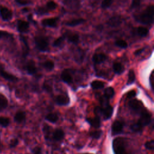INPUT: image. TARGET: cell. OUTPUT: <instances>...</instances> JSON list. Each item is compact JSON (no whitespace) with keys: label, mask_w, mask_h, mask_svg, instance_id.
<instances>
[{"label":"cell","mask_w":154,"mask_h":154,"mask_svg":"<svg viewBox=\"0 0 154 154\" xmlns=\"http://www.w3.org/2000/svg\"><path fill=\"white\" fill-rule=\"evenodd\" d=\"M154 6L153 5L148 6L143 11L134 16L135 19L143 24L151 25L153 22Z\"/></svg>","instance_id":"1"},{"label":"cell","mask_w":154,"mask_h":154,"mask_svg":"<svg viewBox=\"0 0 154 154\" xmlns=\"http://www.w3.org/2000/svg\"><path fill=\"white\" fill-rule=\"evenodd\" d=\"M112 148L114 154H127L125 141L122 138H116L113 140Z\"/></svg>","instance_id":"2"},{"label":"cell","mask_w":154,"mask_h":154,"mask_svg":"<svg viewBox=\"0 0 154 154\" xmlns=\"http://www.w3.org/2000/svg\"><path fill=\"white\" fill-rule=\"evenodd\" d=\"M35 44L38 50L41 52H46L49 51V42L46 38L42 36H37L34 38Z\"/></svg>","instance_id":"3"},{"label":"cell","mask_w":154,"mask_h":154,"mask_svg":"<svg viewBox=\"0 0 154 154\" xmlns=\"http://www.w3.org/2000/svg\"><path fill=\"white\" fill-rule=\"evenodd\" d=\"M152 116L150 112L147 111L143 109L140 112V117L138 121V123L142 126L144 127L150 123Z\"/></svg>","instance_id":"4"},{"label":"cell","mask_w":154,"mask_h":154,"mask_svg":"<svg viewBox=\"0 0 154 154\" xmlns=\"http://www.w3.org/2000/svg\"><path fill=\"white\" fill-rule=\"evenodd\" d=\"M129 106L131 109L135 112H140L143 110V103L142 102L137 99H131L128 103Z\"/></svg>","instance_id":"5"},{"label":"cell","mask_w":154,"mask_h":154,"mask_svg":"<svg viewBox=\"0 0 154 154\" xmlns=\"http://www.w3.org/2000/svg\"><path fill=\"white\" fill-rule=\"evenodd\" d=\"M0 16L3 20L7 21L10 20L13 17V13L11 10L8 8L2 6H0Z\"/></svg>","instance_id":"6"},{"label":"cell","mask_w":154,"mask_h":154,"mask_svg":"<svg viewBox=\"0 0 154 154\" xmlns=\"http://www.w3.org/2000/svg\"><path fill=\"white\" fill-rule=\"evenodd\" d=\"M123 125L120 121H115L111 126V134L112 135H116L122 132Z\"/></svg>","instance_id":"7"},{"label":"cell","mask_w":154,"mask_h":154,"mask_svg":"<svg viewBox=\"0 0 154 154\" xmlns=\"http://www.w3.org/2000/svg\"><path fill=\"white\" fill-rule=\"evenodd\" d=\"M29 23L28 22L19 20L17 23V31L20 33L27 32L29 30Z\"/></svg>","instance_id":"8"},{"label":"cell","mask_w":154,"mask_h":154,"mask_svg":"<svg viewBox=\"0 0 154 154\" xmlns=\"http://www.w3.org/2000/svg\"><path fill=\"white\" fill-rule=\"evenodd\" d=\"M58 21V18L57 17L45 19L42 21V24L45 26L55 28L57 26Z\"/></svg>","instance_id":"9"},{"label":"cell","mask_w":154,"mask_h":154,"mask_svg":"<svg viewBox=\"0 0 154 154\" xmlns=\"http://www.w3.org/2000/svg\"><path fill=\"white\" fill-rule=\"evenodd\" d=\"M122 23V19L119 16H114L111 17L107 22L108 26L111 27H117Z\"/></svg>","instance_id":"10"},{"label":"cell","mask_w":154,"mask_h":154,"mask_svg":"<svg viewBox=\"0 0 154 154\" xmlns=\"http://www.w3.org/2000/svg\"><path fill=\"white\" fill-rule=\"evenodd\" d=\"M55 102L58 105H67L70 102V99L67 96L58 95L55 98Z\"/></svg>","instance_id":"11"},{"label":"cell","mask_w":154,"mask_h":154,"mask_svg":"<svg viewBox=\"0 0 154 154\" xmlns=\"http://www.w3.org/2000/svg\"><path fill=\"white\" fill-rule=\"evenodd\" d=\"M113 113V108L108 105L102 108V116L105 120L109 119Z\"/></svg>","instance_id":"12"},{"label":"cell","mask_w":154,"mask_h":154,"mask_svg":"<svg viewBox=\"0 0 154 154\" xmlns=\"http://www.w3.org/2000/svg\"><path fill=\"white\" fill-rule=\"evenodd\" d=\"M64 137V132L61 129H56L52 133V139L56 141L62 140Z\"/></svg>","instance_id":"13"},{"label":"cell","mask_w":154,"mask_h":154,"mask_svg":"<svg viewBox=\"0 0 154 154\" xmlns=\"http://www.w3.org/2000/svg\"><path fill=\"white\" fill-rule=\"evenodd\" d=\"M25 69L28 73L29 75H34V73H35L37 69L34 61H33L32 60L28 61L25 66Z\"/></svg>","instance_id":"14"},{"label":"cell","mask_w":154,"mask_h":154,"mask_svg":"<svg viewBox=\"0 0 154 154\" xmlns=\"http://www.w3.org/2000/svg\"><path fill=\"white\" fill-rule=\"evenodd\" d=\"M85 120L87 122L95 128H99L100 126V120L99 117L96 116L93 118H86Z\"/></svg>","instance_id":"15"},{"label":"cell","mask_w":154,"mask_h":154,"mask_svg":"<svg viewBox=\"0 0 154 154\" xmlns=\"http://www.w3.org/2000/svg\"><path fill=\"white\" fill-rule=\"evenodd\" d=\"M106 60V56L103 54H95L93 56V61L95 64H100Z\"/></svg>","instance_id":"16"},{"label":"cell","mask_w":154,"mask_h":154,"mask_svg":"<svg viewBox=\"0 0 154 154\" xmlns=\"http://www.w3.org/2000/svg\"><path fill=\"white\" fill-rule=\"evenodd\" d=\"M61 79L66 83L69 84L72 81V76L67 70H64L61 74Z\"/></svg>","instance_id":"17"},{"label":"cell","mask_w":154,"mask_h":154,"mask_svg":"<svg viewBox=\"0 0 154 154\" xmlns=\"http://www.w3.org/2000/svg\"><path fill=\"white\" fill-rule=\"evenodd\" d=\"M65 38H67L68 41L73 44L76 45L79 41V36L78 34H69L67 35H64Z\"/></svg>","instance_id":"18"},{"label":"cell","mask_w":154,"mask_h":154,"mask_svg":"<svg viewBox=\"0 0 154 154\" xmlns=\"http://www.w3.org/2000/svg\"><path fill=\"white\" fill-rule=\"evenodd\" d=\"M112 69L114 73L118 75L122 74L125 70L124 66L120 63H118V62H116L113 64Z\"/></svg>","instance_id":"19"},{"label":"cell","mask_w":154,"mask_h":154,"mask_svg":"<svg viewBox=\"0 0 154 154\" xmlns=\"http://www.w3.org/2000/svg\"><path fill=\"white\" fill-rule=\"evenodd\" d=\"M26 115L25 113L23 111H19L17 112L14 117V121L18 123H21L25 120Z\"/></svg>","instance_id":"20"},{"label":"cell","mask_w":154,"mask_h":154,"mask_svg":"<svg viewBox=\"0 0 154 154\" xmlns=\"http://www.w3.org/2000/svg\"><path fill=\"white\" fill-rule=\"evenodd\" d=\"M0 75L6 80L9 81H15L17 79V78L15 76L4 70L0 71Z\"/></svg>","instance_id":"21"},{"label":"cell","mask_w":154,"mask_h":154,"mask_svg":"<svg viewBox=\"0 0 154 154\" xmlns=\"http://www.w3.org/2000/svg\"><path fill=\"white\" fill-rule=\"evenodd\" d=\"M85 21V19H82V18H79V19H73V20H71L69 22H67L66 25L67 26H77V25H79L82 23H84V22Z\"/></svg>","instance_id":"22"},{"label":"cell","mask_w":154,"mask_h":154,"mask_svg":"<svg viewBox=\"0 0 154 154\" xmlns=\"http://www.w3.org/2000/svg\"><path fill=\"white\" fill-rule=\"evenodd\" d=\"M45 119L51 123H55L58 121V116L55 113H49L46 115V116L45 117Z\"/></svg>","instance_id":"23"},{"label":"cell","mask_w":154,"mask_h":154,"mask_svg":"<svg viewBox=\"0 0 154 154\" xmlns=\"http://www.w3.org/2000/svg\"><path fill=\"white\" fill-rule=\"evenodd\" d=\"M91 87L94 90H97V89H100L104 87V82L100 81L98 80H95L91 82Z\"/></svg>","instance_id":"24"},{"label":"cell","mask_w":154,"mask_h":154,"mask_svg":"<svg viewBox=\"0 0 154 154\" xmlns=\"http://www.w3.org/2000/svg\"><path fill=\"white\" fill-rule=\"evenodd\" d=\"M114 90L113 88L111 87H107L105 91H104V96L107 98L108 99H110V98H112L114 95Z\"/></svg>","instance_id":"25"},{"label":"cell","mask_w":154,"mask_h":154,"mask_svg":"<svg viewBox=\"0 0 154 154\" xmlns=\"http://www.w3.org/2000/svg\"><path fill=\"white\" fill-rule=\"evenodd\" d=\"M137 33L140 37H146L149 33V30L145 27L139 26L137 29Z\"/></svg>","instance_id":"26"},{"label":"cell","mask_w":154,"mask_h":154,"mask_svg":"<svg viewBox=\"0 0 154 154\" xmlns=\"http://www.w3.org/2000/svg\"><path fill=\"white\" fill-rule=\"evenodd\" d=\"M43 67L48 71H51L54 68V63L51 60H47L43 64Z\"/></svg>","instance_id":"27"},{"label":"cell","mask_w":154,"mask_h":154,"mask_svg":"<svg viewBox=\"0 0 154 154\" xmlns=\"http://www.w3.org/2000/svg\"><path fill=\"white\" fill-rule=\"evenodd\" d=\"M135 80V74L133 70H130L128 73V79L127 84L130 85L133 84Z\"/></svg>","instance_id":"28"},{"label":"cell","mask_w":154,"mask_h":154,"mask_svg":"<svg viewBox=\"0 0 154 154\" xmlns=\"http://www.w3.org/2000/svg\"><path fill=\"white\" fill-rule=\"evenodd\" d=\"M143 127H142L138 122L134 123L131 126V129L134 132H141L143 131Z\"/></svg>","instance_id":"29"},{"label":"cell","mask_w":154,"mask_h":154,"mask_svg":"<svg viewBox=\"0 0 154 154\" xmlns=\"http://www.w3.org/2000/svg\"><path fill=\"white\" fill-rule=\"evenodd\" d=\"M115 45L120 48L122 49H126L128 47V43L127 42L124 40H117L115 42Z\"/></svg>","instance_id":"30"},{"label":"cell","mask_w":154,"mask_h":154,"mask_svg":"<svg viewBox=\"0 0 154 154\" xmlns=\"http://www.w3.org/2000/svg\"><path fill=\"white\" fill-rule=\"evenodd\" d=\"M20 40L23 43V45H24V48H23V54L25 55H28V51H29V46L28 45V43L26 42V40L25 39V38L23 36H20Z\"/></svg>","instance_id":"31"},{"label":"cell","mask_w":154,"mask_h":154,"mask_svg":"<svg viewBox=\"0 0 154 154\" xmlns=\"http://www.w3.org/2000/svg\"><path fill=\"white\" fill-rule=\"evenodd\" d=\"M65 37L64 35H62V36H60L58 38H57L56 40H54V42H53V44L52 45L54 46V47H58V46H60L61 45H62V43H63L64 39H65Z\"/></svg>","instance_id":"32"},{"label":"cell","mask_w":154,"mask_h":154,"mask_svg":"<svg viewBox=\"0 0 154 154\" xmlns=\"http://www.w3.org/2000/svg\"><path fill=\"white\" fill-rule=\"evenodd\" d=\"M8 102L6 98L2 95H0V109H4L7 106Z\"/></svg>","instance_id":"33"},{"label":"cell","mask_w":154,"mask_h":154,"mask_svg":"<svg viewBox=\"0 0 154 154\" xmlns=\"http://www.w3.org/2000/svg\"><path fill=\"white\" fill-rule=\"evenodd\" d=\"M10 124V119L5 117H0V125L2 127H7Z\"/></svg>","instance_id":"34"},{"label":"cell","mask_w":154,"mask_h":154,"mask_svg":"<svg viewBox=\"0 0 154 154\" xmlns=\"http://www.w3.org/2000/svg\"><path fill=\"white\" fill-rule=\"evenodd\" d=\"M102 134V131L99 130V131H93L91 132L90 133V135L91 138H94V139H99L100 138V137H101Z\"/></svg>","instance_id":"35"},{"label":"cell","mask_w":154,"mask_h":154,"mask_svg":"<svg viewBox=\"0 0 154 154\" xmlns=\"http://www.w3.org/2000/svg\"><path fill=\"white\" fill-rule=\"evenodd\" d=\"M114 1L112 0H105L103 1L101 3V7L103 9L105 8H108L109 7H111V5H112V4L113 3Z\"/></svg>","instance_id":"36"},{"label":"cell","mask_w":154,"mask_h":154,"mask_svg":"<svg viewBox=\"0 0 154 154\" xmlns=\"http://www.w3.org/2000/svg\"><path fill=\"white\" fill-rule=\"evenodd\" d=\"M57 8V4L54 1H49L46 3V9L49 10H53Z\"/></svg>","instance_id":"37"},{"label":"cell","mask_w":154,"mask_h":154,"mask_svg":"<svg viewBox=\"0 0 154 154\" xmlns=\"http://www.w3.org/2000/svg\"><path fill=\"white\" fill-rule=\"evenodd\" d=\"M144 146L148 150H153V149H154V140H151L150 141H147L144 144Z\"/></svg>","instance_id":"38"},{"label":"cell","mask_w":154,"mask_h":154,"mask_svg":"<svg viewBox=\"0 0 154 154\" xmlns=\"http://www.w3.org/2000/svg\"><path fill=\"white\" fill-rule=\"evenodd\" d=\"M94 113L96 114V116L99 117L101 115H102V108L101 106H96L94 108Z\"/></svg>","instance_id":"39"},{"label":"cell","mask_w":154,"mask_h":154,"mask_svg":"<svg viewBox=\"0 0 154 154\" xmlns=\"http://www.w3.org/2000/svg\"><path fill=\"white\" fill-rule=\"evenodd\" d=\"M12 35L7 32V31H0V38H8V37H11Z\"/></svg>","instance_id":"40"},{"label":"cell","mask_w":154,"mask_h":154,"mask_svg":"<svg viewBox=\"0 0 154 154\" xmlns=\"http://www.w3.org/2000/svg\"><path fill=\"white\" fill-rule=\"evenodd\" d=\"M140 3H141V1H138V0H134V1H133L132 2V4H131V9H132V8H135L138 7V6H140Z\"/></svg>","instance_id":"41"},{"label":"cell","mask_w":154,"mask_h":154,"mask_svg":"<svg viewBox=\"0 0 154 154\" xmlns=\"http://www.w3.org/2000/svg\"><path fill=\"white\" fill-rule=\"evenodd\" d=\"M16 2L20 5H26L31 3V1H24V0H16Z\"/></svg>","instance_id":"42"},{"label":"cell","mask_w":154,"mask_h":154,"mask_svg":"<svg viewBox=\"0 0 154 154\" xmlns=\"http://www.w3.org/2000/svg\"><path fill=\"white\" fill-rule=\"evenodd\" d=\"M149 82H150V87L152 89V90H153V83H154V76H153V71H152L150 73V77H149Z\"/></svg>","instance_id":"43"},{"label":"cell","mask_w":154,"mask_h":154,"mask_svg":"<svg viewBox=\"0 0 154 154\" xmlns=\"http://www.w3.org/2000/svg\"><path fill=\"white\" fill-rule=\"evenodd\" d=\"M136 96V91L134 90H131L128 91L126 94V96L128 98H133Z\"/></svg>","instance_id":"44"},{"label":"cell","mask_w":154,"mask_h":154,"mask_svg":"<svg viewBox=\"0 0 154 154\" xmlns=\"http://www.w3.org/2000/svg\"><path fill=\"white\" fill-rule=\"evenodd\" d=\"M32 154H42V149L40 147H38V146L35 147L32 150Z\"/></svg>","instance_id":"45"},{"label":"cell","mask_w":154,"mask_h":154,"mask_svg":"<svg viewBox=\"0 0 154 154\" xmlns=\"http://www.w3.org/2000/svg\"><path fill=\"white\" fill-rule=\"evenodd\" d=\"M37 13L38 14H46L48 13V11H46V10H45L44 8L43 7H39L38 9H37Z\"/></svg>","instance_id":"46"},{"label":"cell","mask_w":154,"mask_h":154,"mask_svg":"<svg viewBox=\"0 0 154 154\" xmlns=\"http://www.w3.org/2000/svg\"><path fill=\"white\" fill-rule=\"evenodd\" d=\"M43 88L48 92H51L52 91V88L49 85H48V84H46L45 83L43 85Z\"/></svg>","instance_id":"47"},{"label":"cell","mask_w":154,"mask_h":154,"mask_svg":"<svg viewBox=\"0 0 154 154\" xmlns=\"http://www.w3.org/2000/svg\"><path fill=\"white\" fill-rule=\"evenodd\" d=\"M144 50V48H141V49H137V51H135L134 55H136V56H137V55H140V54H141L142 52H143Z\"/></svg>","instance_id":"48"},{"label":"cell","mask_w":154,"mask_h":154,"mask_svg":"<svg viewBox=\"0 0 154 154\" xmlns=\"http://www.w3.org/2000/svg\"><path fill=\"white\" fill-rule=\"evenodd\" d=\"M17 144H18V140H17V139H14V140H13L11 141L10 146H11V147H14V146H16Z\"/></svg>","instance_id":"49"}]
</instances>
